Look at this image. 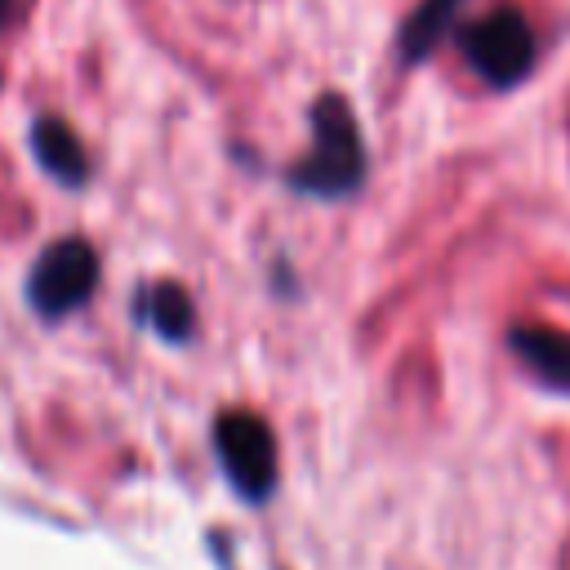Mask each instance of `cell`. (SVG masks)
Listing matches in <instances>:
<instances>
[{
	"mask_svg": "<svg viewBox=\"0 0 570 570\" xmlns=\"http://www.w3.org/2000/svg\"><path fill=\"white\" fill-rule=\"evenodd\" d=\"M459 49L490 89H512L534 67V31L517 9H494L485 18H472L459 31Z\"/></svg>",
	"mask_w": 570,
	"mask_h": 570,
	"instance_id": "3957f363",
	"label": "cell"
},
{
	"mask_svg": "<svg viewBox=\"0 0 570 570\" xmlns=\"http://www.w3.org/2000/svg\"><path fill=\"white\" fill-rule=\"evenodd\" d=\"M521 365L552 392H570V334L552 325H517L508 334Z\"/></svg>",
	"mask_w": 570,
	"mask_h": 570,
	"instance_id": "5b68a950",
	"label": "cell"
},
{
	"mask_svg": "<svg viewBox=\"0 0 570 570\" xmlns=\"http://www.w3.org/2000/svg\"><path fill=\"white\" fill-rule=\"evenodd\" d=\"M27 4H31V0H0V31H9L13 22H22Z\"/></svg>",
	"mask_w": 570,
	"mask_h": 570,
	"instance_id": "9c48e42d",
	"label": "cell"
},
{
	"mask_svg": "<svg viewBox=\"0 0 570 570\" xmlns=\"http://www.w3.org/2000/svg\"><path fill=\"white\" fill-rule=\"evenodd\" d=\"M94 285H98V254H94L89 240L71 236V240L49 245L36 258L27 294L45 316H67L94 294Z\"/></svg>",
	"mask_w": 570,
	"mask_h": 570,
	"instance_id": "277c9868",
	"label": "cell"
},
{
	"mask_svg": "<svg viewBox=\"0 0 570 570\" xmlns=\"http://www.w3.org/2000/svg\"><path fill=\"white\" fill-rule=\"evenodd\" d=\"M298 196L312 200H343L365 183V138L343 94H321L312 102V147L285 174Z\"/></svg>",
	"mask_w": 570,
	"mask_h": 570,
	"instance_id": "6da1fadb",
	"label": "cell"
},
{
	"mask_svg": "<svg viewBox=\"0 0 570 570\" xmlns=\"http://www.w3.org/2000/svg\"><path fill=\"white\" fill-rule=\"evenodd\" d=\"M138 316L169 343H187L196 330V307L178 285H147L138 294Z\"/></svg>",
	"mask_w": 570,
	"mask_h": 570,
	"instance_id": "ba28073f",
	"label": "cell"
},
{
	"mask_svg": "<svg viewBox=\"0 0 570 570\" xmlns=\"http://www.w3.org/2000/svg\"><path fill=\"white\" fill-rule=\"evenodd\" d=\"M214 454L223 463V476L245 503H267L281 468H276V436L263 414L254 410H227L214 419Z\"/></svg>",
	"mask_w": 570,
	"mask_h": 570,
	"instance_id": "7a4b0ae2",
	"label": "cell"
},
{
	"mask_svg": "<svg viewBox=\"0 0 570 570\" xmlns=\"http://www.w3.org/2000/svg\"><path fill=\"white\" fill-rule=\"evenodd\" d=\"M459 4L463 0H423L405 22H401V36H396V53L405 67L423 62L436 53V45L450 36L454 18H459Z\"/></svg>",
	"mask_w": 570,
	"mask_h": 570,
	"instance_id": "52a82bcc",
	"label": "cell"
},
{
	"mask_svg": "<svg viewBox=\"0 0 570 570\" xmlns=\"http://www.w3.org/2000/svg\"><path fill=\"white\" fill-rule=\"evenodd\" d=\"M31 147H36V160L45 165V174H53L62 187H80L85 183L89 156H85V147H80V138L71 134L67 120L40 116L36 129H31Z\"/></svg>",
	"mask_w": 570,
	"mask_h": 570,
	"instance_id": "8992f818",
	"label": "cell"
}]
</instances>
